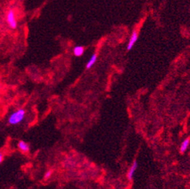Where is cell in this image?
Instances as JSON below:
<instances>
[{"label":"cell","instance_id":"obj_1","mask_svg":"<svg viewBox=\"0 0 190 189\" xmlns=\"http://www.w3.org/2000/svg\"><path fill=\"white\" fill-rule=\"evenodd\" d=\"M5 23L11 29H16L18 27V21L16 19V12L13 8H9L5 13Z\"/></svg>","mask_w":190,"mask_h":189},{"label":"cell","instance_id":"obj_2","mask_svg":"<svg viewBox=\"0 0 190 189\" xmlns=\"http://www.w3.org/2000/svg\"><path fill=\"white\" fill-rule=\"evenodd\" d=\"M26 115V110L24 109H19L10 114L8 122L10 125H17L23 121Z\"/></svg>","mask_w":190,"mask_h":189},{"label":"cell","instance_id":"obj_3","mask_svg":"<svg viewBox=\"0 0 190 189\" xmlns=\"http://www.w3.org/2000/svg\"><path fill=\"white\" fill-rule=\"evenodd\" d=\"M138 32L135 30V31H133V33L131 35L130 39H129V41H128V43L127 45V49H128V51L131 50V49H132L135 44L136 43V42L138 40Z\"/></svg>","mask_w":190,"mask_h":189},{"label":"cell","instance_id":"obj_4","mask_svg":"<svg viewBox=\"0 0 190 189\" xmlns=\"http://www.w3.org/2000/svg\"><path fill=\"white\" fill-rule=\"evenodd\" d=\"M137 168H138V162H137V161H135L133 162L132 164H131L130 169H129V171H128V174H127V178L129 180H132L133 178H134V174L135 173Z\"/></svg>","mask_w":190,"mask_h":189},{"label":"cell","instance_id":"obj_5","mask_svg":"<svg viewBox=\"0 0 190 189\" xmlns=\"http://www.w3.org/2000/svg\"><path fill=\"white\" fill-rule=\"evenodd\" d=\"M17 147L19 150L23 152V153H26V152H28L30 149V147H29V144L26 141L24 140H19L17 144Z\"/></svg>","mask_w":190,"mask_h":189},{"label":"cell","instance_id":"obj_6","mask_svg":"<svg viewBox=\"0 0 190 189\" xmlns=\"http://www.w3.org/2000/svg\"><path fill=\"white\" fill-rule=\"evenodd\" d=\"M97 59V56L96 53H94V54L92 55L91 57V58L89 59L88 62L87 63L86 65V69L87 70H89V69H91L93 66L94 65V63H96Z\"/></svg>","mask_w":190,"mask_h":189},{"label":"cell","instance_id":"obj_7","mask_svg":"<svg viewBox=\"0 0 190 189\" xmlns=\"http://www.w3.org/2000/svg\"><path fill=\"white\" fill-rule=\"evenodd\" d=\"M73 53L75 57H81L83 54V53H84V48L83 47H81V46H76L73 48Z\"/></svg>","mask_w":190,"mask_h":189},{"label":"cell","instance_id":"obj_8","mask_svg":"<svg viewBox=\"0 0 190 189\" xmlns=\"http://www.w3.org/2000/svg\"><path fill=\"white\" fill-rule=\"evenodd\" d=\"M189 138H186V139L182 143V144L180 146V152H181V153H184L185 150H187L188 147H189Z\"/></svg>","mask_w":190,"mask_h":189},{"label":"cell","instance_id":"obj_9","mask_svg":"<svg viewBox=\"0 0 190 189\" xmlns=\"http://www.w3.org/2000/svg\"><path fill=\"white\" fill-rule=\"evenodd\" d=\"M52 171H50V170H49V171H47L46 172H45L44 174V178L45 179H49L51 177V175H52Z\"/></svg>","mask_w":190,"mask_h":189},{"label":"cell","instance_id":"obj_10","mask_svg":"<svg viewBox=\"0 0 190 189\" xmlns=\"http://www.w3.org/2000/svg\"><path fill=\"white\" fill-rule=\"evenodd\" d=\"M3 160V154L0 152V164L2 163Z\"/></svg>","mask_w":190,"mask_h":189},{"label":"cell","instance_id":"obj_11","mask_svg":"<svg viewBox=\"0 0 190 189\" xmlns=\"http://www.w3.org/2000/svg\"><path fill=\"white\" fill-rule=\"evenodd\" d=\"M0 23H2V19H0Z\"/></svg>","mask_w":190,"mask_h":189}]
</instances>
